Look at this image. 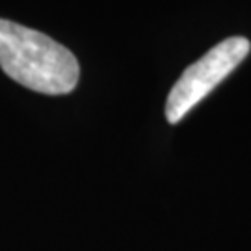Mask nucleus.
Returning a JSON list of instances; mask_svg holds the SVG:
<instances>
[{
  "label": "nucleus",
  "instance_id": "f03ea898",
  "mask_svg": "<svg viewBox=\"0 0 251 251\" xmlns=\"http://www.w3.org/2000/svg\"><path fill=\"white\" fill-rule=\"evenodd\" d=\"M251 50V43L246 37H229L212 47L203 54L198 62H194L173 84L168 102L166 117L170 123H179L198 102L205 99L218 84L246 60Z\"/></svg>",
  "mask_w": 251,
  "mask_h": 251
},
{
  "label": "nucleus",
  "instance_id": "f257e3e1",
  "mask_svg": "<svg viewBox=\"0 0 251 251\" xmlns=\"http://www.w3.org/2000/svg\"><path fill=\"white\" fill-rule=\"evenodd\" d=\"M0 67L9 78L45 95L76 88L80 67L69 49L49 36L0 19Z\"/></svg>",
  "mask_w": 251,
  "mask_h": 251
}]
</instances>
